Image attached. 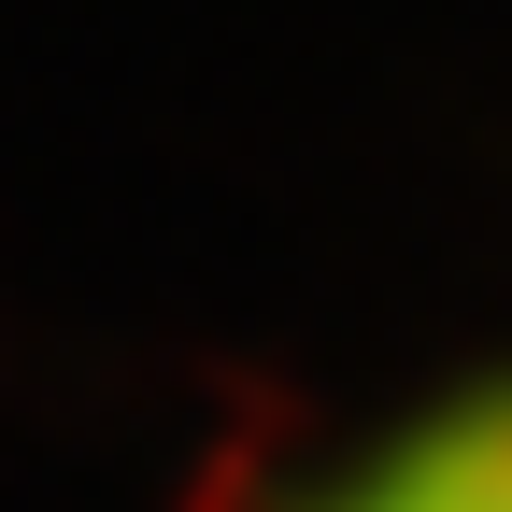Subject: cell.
<instances>
[{
  "label": "cell",
  "instance_id": "1",
  "mask_svg": "<svg viewBox=\"0 0 512 512\" xmlns=\"http://www.w3.org/2000/svg\"><path fill=\"white\" fill-rule=\"evenodd\" d=\"M342 512H512V399L456 413V427H427L413 456H384Z\"/></svg>",
  "mask_w": 512,
  "mask_h": 512
}]
</instances>
